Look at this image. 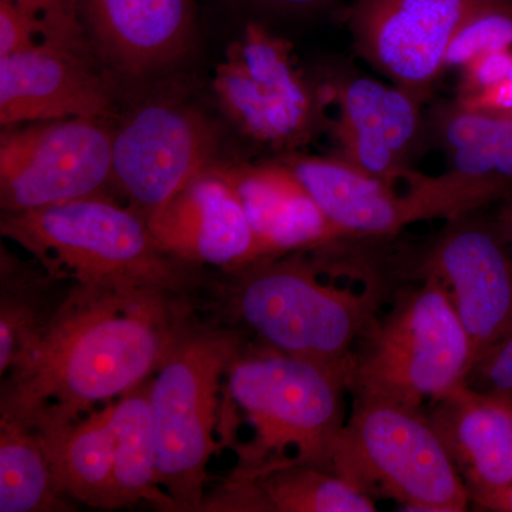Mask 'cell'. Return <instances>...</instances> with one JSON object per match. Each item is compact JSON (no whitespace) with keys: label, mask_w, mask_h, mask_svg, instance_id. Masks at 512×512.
I'll list each match as a JSON object with an SVG mask.
<instances>
[{"label":"cell","mask_w":512,"mask_h":512,"mask_svg":"<svg viewBox=\"0 0 512 512\" xmlns=\"http://www.w3.org/2000/svg\"><path fill=\"white\" fill-rule=\"evenodd\" d=\"M372 497L335 471L293 458L235 473L202 511L373 512Z\"/></svg>","instance_id":"cell-20"},{"label":"cell","mask_w":512,"mask_h":512,"mask_svg":"<svg viewBox=\"0 0 512 512\" xmlns=\"http://www.w3.org/2000/svg\"><path fill=\"white\" fill-rule=\"evenodd\" d=\"M244 350L238 332L191 326L151 377L160 485L178 511H202L208 463L220 448L222 379Z\"/></svg>","instance_id":"cell-6"},{"label":"cell","mask_w":512,"mask_h":512,"mask_svg":"<svg viewBox=\"0 0 512 512\" xmlns=\"http://www.w3.org/2000/svg\"><path fill=\"white\" fill-rule=\"evenodd\" d=\"M471 503L481 510L494 512H512V483L497 490L483 491L471 495Z\"/></svg>","instance_id":"cell-31"},{"label":"cell","mask_w":512,"mask_h":512,"mask_svg":"<svg viewBox=\"0 0 512 512\" xmlns=\"http://www.w3.org/2000/svg\"><path fill=\"white\" fill-rule=\"evenodd\" d=\"M214 92L242 134L272 148L306 143L322 126L328 104L296 64L292 43L258 23L225 50Z\"/></svg>","instance_id":"cell-8"},{"label":"cell","mask_w":512,"mask_h":512,"mask_svg":"<svg viewBox=\"0 0 512 512\" xmlns=\"http://www.w3.org/2000/svg\"><path fill=\"white\" fill-rule=\"evenodd\" d=\"M433 128L450 171L512 190V117L491 116L454 103L437 107Z\"/></svg>","instance_id":"cell-23"},{"label":"cell","mask_w":512,"mask_h":512,"mask_svg":"<svg viewBox=\"0 0 512 512\" xmlns=\"http://www.w3.org/2000/svg\"><path fill=\"white\" fill-rule=\"evenodd\" d=\"M323 93L328 104L338 106V119L330 123L336 157L386 183H402L423 141L420 101L362 76L335 80Z\"/></svg>","instance_id":"cell-13"},{"label":"cell","mask_w":512,"mask_h":512,"mask_svg":"<svg viewBox=\"0 0 512 512\" xmlns=\"http://www.w3.org/2000/svg\"><path fill=\"white\" fill-rule=\"evenodd\" d=\"M497 224L501 229L505 242H507L512 258V190L504 197L503 207H501L500 214H498Z\"/></svg>","instance_id":"cell-33"},{"label":"cell","mask_w":512,"mask_h":512,"mask_svg":"<svg viewBox=\"0 0 512 512\" xmlns=\"http://www.w3.org/2000/svg\"><path fill=\"white\" fill-rule=\"evenodd\" d=\"M64 498L35 434L0 419V512L66 511Z\"/></svg>","instance_id":"cell-24"},{"label":"cell","mask_w":512,"mask_h":512,"mask_svg":"<svg viewBox=\"0 0 512 512\" xmlns=\"http://www.w3.org/2000/svg\"><path fill=\"white\" fill-rule=\"evenodd\" d=\"M215 151L217 136L200 111L177 100L147 101L114 130L111 185L147 221L214 167Z\"/></svg>","instance_id":"cell-10"},{"label":"cell","mask_w":512,"mask_h":512,"mask_svg":"<svg viewBox=\"0 0 512 512\" xmlns=\"http://www.w3.org/2000/svg\"><path fill=\"white\" fill-rule=\"evenodd\" d=\"M97 56L63 47H28L0 57V124L107 119L113 94Z\"/></svg>","instance_id":"cell-14"},{"label":"cell","mask_w":512,"mask_h":512,"mask_svg":"<svg viewBox=\"0 0 512 512\" xmlns=\"http://www.w3.org/2000/svg\"><path fill=\"white\" fill-rule=\"evenodd\" d=\"M113 136L100 119L3 127L2 212H25L104 194L113 173Z\"/></svg>","instance_id":"cell-9"},{"label":"cell","mask_w":512,"mask_h":512,"mask_svg":"<svg viewBox=\"0 0 512 512\" xmlns=\"http://www.w3.org/2000/svg\"><path fill=\"white\" fill-rule=\"evenodd\" d=\"M80 8L97 57L123 76L173 66L194 43L192 0H80Z\"/></svg>","instance_id":"cell-17"},{"label":"cell","mask_w":512,"mask_h":512,"mask_svg":"<svg viewBox=\"0 0 512 512\" xmlns=\"http://www.w3.org/2000/svg\"><path fill=\"white\" fill-rule=\"evenodd\" d=\"M512 66V49L490 50L464 64L458 83L457 100L470 97L497 86L507 79Z\"/></svg>","instance_id":"cell-29"},{"label":"cell","mask_w":512,"mask_h":512,"mask_svg":"<svg viewBox=\"0 0 512 512\" xmlns=\"http://www.w3.org/2000/svg\"><path fill=\"white\" fill-rule=\"evenodd\" d=\"M345 373L274 349L242 350L224 383V430L244 414L254 437L239 444L235 473H251L286 460L332 470V454L345 427ZM333 471V470H332Z\"/></svg>","instance_id":"cell-3"},{"label":"cell","mask_w":512,"mask_h":512,"mask_svg":"<svg viewBox=\"0 0 512 512\" xmlns=\"http://www.w3.org/2000/svg\"><path fill=\"white\" fill-rule=\"evenodd\" d=\"M0 231L56 281L183 295L187 262L160 247L143 215L106 194L2 212Z\"/></svg>","instance_id":"cell-2"},{"label":"cell","mask_w":512,"mask_h":512,"mask_svg":"<svg viewBox=\"0 0 512 512\" xmlns=\"http://www.w3.org/2000/svg\"><path fill=\"white\" fill-rule=\"evenodd\" d=\"M150 383L151 379L111 402L117 501L119 510L146 501L161 511H178L158 478Z\"/></svg>","instance_id":"cell-22"},{"label":"cell","mask_w":512,"mask_h":512,"mask_svg":"<svg viewBox=\"0 0 512 512\" xmlns=\"http://www.w3.org/2000/svg\"><path fill=\"white\" fill-rule=\"evenodd\" d=\"M498 49H512V0H483L451 40L444 69L463 67L481 53Z\"/></svg>","instance_id":"cell-27"},{"label":"cell","mask_w":512,"mask_h":512,"mask_svg":"<svg viewBox=\"0 0 512 512\" xmlns=\"http://www.w3.org/2000/svg\"><path fill=\"white\" fill-rule=\"evenodd\" d=\"M332 470L360 491L407 511L463 512L470 493L421 407L355 397L332 454Z\"/></svg>","instance_id":"cell-5"},{"label":"cell","mask_w":512,"mask_h":512,"mask_svg":"<svg viewBox=\"0 0 512 512\" xmlns=\"http://www.w3.org/2000/svg\"><path fill=\"white\" fill-rule=\"evenodd\" d=\"M221 171L237 192L265 261L343 237L284 161Z\"/></svg>","instance_id":"cell-18"},{"label":"cell","mask_w":512,"mask_h":512,"mask_svg":"<svg viewBox=\"0 0 512 512\" xmlns=\"http://www.w3.org/2000/svg\"><path fill=\"white\" fill-rule=\"evenodd\" d=\"M160 247L187 262L241 271L265 261L237 192L212 167L148 218Z\"/></svg>","instance_id":"cell-16"},{"label":"cell","mask_w":512,"mask_h":512,"mask_svg":"<svg viewBox=\"0 0 512 512\" xmlns=\"http://www.w3.org/2000/svg\"><path fill=\"white\" fill-rule=\"evenodd\" d=\"M421 278L362 336L346 376L353 397L421 407L466 382L474 366L466 329L446 286L434 276Z\"/></svg>","instance_id":"cell-4"},{"label":"cell","mask_w":512,"mask_h":512,"mask_svg":"<svg viewBox=\"0 0 512 512\" xmlns=\"http://www.w3.org/2000/svg\"><path fill=\"white\" fill-rule=\"evenodd\" d=\"M365 292L325 285L301 261H262L239 271L231 309L265 348L309 360L348 376L353 346L379 305Z\"/></svg>","instance_id":"cell-7"},{"label":"cell","mask_w":512,"mask_h":512,"mask_svg":"<svg viewBox=\"0 0 512 512\" xmlns=\"http://www.w3.org/2000/svg\"><path fill=\"white\" fill-rule=\"evenodd\" d=\"M431 423L470 497L512 483V403L466 382L431 403Z\"/></svg>","instance_id":"cell-19"},{"label":"cell","mask_w":512,"mask_h":512,"mask_svg":"<svg viewBox=\"0 0 512 512\" xmlns=\"http://www.w3.org/2000/svg\"><path fill=\"white\" fill-rule=\"evenodd\" d=\"M466 383L478 392L495 394L512 403V332L478 357Z\"/></svg>","instance_id":"cell-28"},{"label":"cell","mask_w":512,"mask_h":512,"mask_svg":"<svg viewBox=\"0 0 512 512\" xmlns=\"http://www.w3.org/2000/svg\"><path fill=\"white\" fill-rule=\"evenodd\" d=\"M42 46L96 55L80 0H0V57Z\"/></svg>","instance_id":"cell-26"},{"label":"cell","mask_w":512,"mask_h":512,"mask_svg":"<svg viewBox=\"0 0 512 512\" xmlns=\"http://www.w3.org/2000/svg\"><path fill=\"white\" fill-rule=\"evenodd\" d=\"M183 295L72 284L32 349L2 376L0 419L69 423L156 375L191 328Z\"/></svg>","instance_id":"cell-1"},{"label":"cell","mask_w":512,"mask_h":512,"mask_svg":"<svg viewBox=\"0 0 512 512\" xmlns=\"http://www.w3.org/2000/svg\"><path fill=\"white\" fill-rule=\"evenodd\" d=\"M474 212L448 220L424 256L420 275L446 286L476 363L512 332V258L497 221Z\"/></svg>","instance_id":"cell-11"},{"label":"cell","mask_w":512,"mask_h":512,"mask_svg":"<svg viewBox=\"0 0 512 512\" xmlns=\"http://www.w3.org/2000/svg\"><path fill=\"white\" fill-rule=\"evenodd\" d=\"M456 101L464 109L491 114V116L512 117V66L504 82L470 99Z\"/></svg>","instance_id":"cell-30"},{"label":"cell","mask_w":512,"mask_h":512,"mask_svg":"<svg viewBox=\"0 0 512 512\" xmlns=\"http://www.w3.org/2000/svg\"><path fill=\"white\" fill-rule=\"evenodd\" d=\"M256 6L272 10H288V12H301L328 5L333 0H249Z\"/></svg>","instance_id":"cell-32"},{"label":"cell","mask_w":512,"mask_h":512,"mask_svg":"<svg viewBox=\"0 0 512 512\" xmlns=\"http://www.w3.org/2000/svg\"><path fill=\"white\" fill-rule=\"evenodd\" d=\"M110 414L111 402L69 423L29 429L45 448L64 497L97 510H119Z\"/></svg>","instance_id":"cell-21"},{"label":"cell","mask_w":512,"mask_h":512,"mask_svg":"<svg viewBox=\"0 0 512 512\" xmlns=\"http://www.w3.org/2000/svg\"><path fill=\"white\" fill-rule=\"evenodd\" d=\"M483 0H356L349 30L357 53L394 86L421 101L437 77L451 40Z\"/></svg>","instance_id":"cell-12"},{"label":"cell","mask_w":512,"mask_h":512,"mask_svg":"<svg viewBox=\"0 0 512 512\" xmlns=\"http://www.w3.org/2000/svg\"><path fill=\"white\" fill-rule=\"evenodd\" d=\"M284 163L343 237H384L434 218L429 175L410 171L399 192L338 157L288 156Z\"/></svg>","instance_id":"cell-15"},{"label":"cell","mask_w":512,"mask_h":512,"mask_svg":"<svg viewBox=\"0 0 512 512\" xmlns=\"http://www.w3.org/2000/svg\"><path fill=\"white\" fill-rule=\"evenodd\" d=\"M2 286H0V375L19 362L35 346L45 332L60 303H52V284L56 282L43 269V274L2 254Z\"/></svg>","instance_id":"cell-25"}]
</instances>
